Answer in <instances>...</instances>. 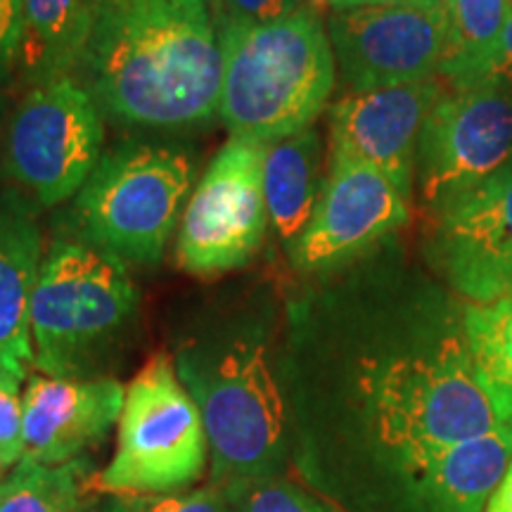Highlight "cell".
<instances>
[{
	"label": "cell",
	"mask_w": 512,
	"mask_h": 512,
	"mask_svg": "<svg viewBox=\"0 0 512 512\" xmlns=\"http://www.w3.org/2000/svg\"><path fill=\"white\" fill-rule=\"evenodd\" d=\"M223 50L214 0H95L76 79L119 124L185 128L219 112Z\"/></svg>",
	"instance_id": "cell-1"
},
{
	"label": "cell",
	"mask_w": 512,
	"mask_h": 512,
	"mask_svg": "<svg viewBox=\"0 0 512 512\" xmlns=\"http://www.w3.org/2000/svg\"><path fill=\"white\" fill-rule=\"evenodd\" d=\"M174 363L200 408L211 484L285 475L290 408L264 330L254 323L214 325L183 339Z\"/></svg>",
	"instance_id": "cell-2"
},
{
	"label": "cell",
	"mask_w": 512,
	"mask_h": 512,
	"mask_svg": "<svg viewBox=\"0 0 512 512\" xmlns=\"http://www.w3.org/2000/svg\"><path fill=\"white\" fill-rule=\"evenodd\" d=\"M219 36V114L230 138L268 145L311 128L335 86V50L318 12L302 8Z\"/></svg>",
	"instance_id": "cell-3"
},
{
	"label": "cell",
	"mask_w": 512,
	"mask_h": 512,
	"mask_svg": "<svg viewBox=\"0 0 512 512\" xmlns=\"http://www.w3.org/2000/svg\"><path fill=\"white\" fill-rule=\"evenodd\" d=\"M138 302L121 261L83 242H55L31 294L34 370L72 380L102 377L131 335Z\"/></svg>",
	"instance_id": "cell-4"
},
{
	"label": "cell",
	"mask_w": 512,
	"mask_h": 512,
	"mask_svg": "<svg viewBox=\"0 0 512 512\" xmlns=\"http://www.w3.org/2000/svg\"><path fill=\"white\" fill-rule=\"evenodd\" d=\"M195 176L192 159L159 145H121L105 152L79 190L76 226L88 245L121 264L162 259Z\"/></svg>",
	"instance_id": "cell-5"
},
{
	"label": "cell",
	"mask_w": 512,
	"mask_h": 512,
	"mask_svg": "<svg viewBox=\"0 0 512 512\" xmlns=\"http://www.w3.org/2000/svg\"><path fill=\"white\" fill-rule=\"evenodd\" d=\"M209 441L200 408L169 354H155L128 382L117 451L95 477L110 496L183 491L204 477Z\"/></svg>",
	"instance_id": "cell-6"
},
{
	"label": "cell",
	"mask_w": 512,
	"mask_h": 512,
	"mask_svg": "<svg viewBox=\"0 0 512 512\" xmlns=\"http://www.w3.org/2000/svg\"><path fill=\"white\" fill-rule=\"evenodd\" d=\"M102 112L76 76L34 86L12 117L5 169L38 202L79 195L102 157Z\"/></svg>",
	"instance_id": "cell-7"
},
{
	"label": "cell",
	"mask_w": 512,
	"mask_h": 512,
	"mask_svg": "<svg viewBox=\"0 0 512 512\" xmlns=\"http://www.w3.org/2000/svg\"><path fill=\"white\" fill-rule=\"evenodd\" d=\"M266 145L230 138L211 159L185 204L178 230V266L195 275L245 266L266 238Z\"/></svg>",
	"instance_id": "cell-8"
},
{
	"label": "cell",
	"mask_w": 512,
	"mask_h": 512,
	"mask_svg": "<svg viewBox=\"0 0 512 512\" xmlns=\"http://www.w3.org/2000/svg\"><path fill=\"white\" fill-rule=\"evenodd\" d=\"M510 162V88L482 83L441 95L418 140L420 188L427 204L439 209Z\"/></svg>",
	"instance_id": "cell-9"
},
{
	"label": "cell",
	"mask_w": 512,
	"mask_h": 512,
	"mask_svg": "<svg viewBox=\"0 0 512 512\" xmlns=\"http://www.w3.org/2000/svg\"><path fill=\"white\" fill-rule=\"evenodd\" d=\"M328 34L354 91L434 79L448 43L444 0L337 10Z\"/></svg>",
	"instance_id": "cell-10"
},
{
	"label": "cell",
	"mask_w": 512,
	"mask_h": 512,
	"mask_svg": "<svg viewBox=\"0 0 512 512\" xmlns=\"http://www.w3.org/2000/svg\"><path fill=\"white\" fill-rule=\"evenodd\" d=\"M408 221V195L392 178L354 159H330V176L309 226L292 249L294 266L325 271L363 254Z\"/></svg>",
	"instance_id": "cell-11"
},
{
	"label": "cell",
	"mask_w": 512,
	"mask_h": 512,
	"mask_svg": "<svg viewBox=\"0 0 512 512\" xmlns=\"http://www.w3.org/2000/svg\"><path fill=\"white\" fill-rule=\"evenodd\" d=\"M434 259L472 302L512 294V162L441 204Z\"/></svg>",
	"instance_id": "cell-12"
},
{
	"label": "cell",
	"mask_w": 512,
	"mask_h": 512,
	"mask_svg": "<svg viewBox=\"0 0 512 512\" xmlns=\"http://www.w3.org/2000/svg\"><path fill=\"white\" fill-rule=\"evenodd\" d=\"M444 93L425 79L344 95L330 112V159L373 166L411 195L422 126Z\"/></svg>",
	"instance_id": "cell-13"
},
{
	"label": "cell",
	"mask_w": 512,
	"mask_h": 512,
	"mask_svg": "<svg viewBox=\"0 0 512 512\" xmlns=\"http://www.w3.org/2000/svg\"><path fill=\"white\" fill-rule=\"evenodd\" d=\"M126 387L114 377H48L31 373L22 392L24 458L64 465L105 441L119 422Z\"/></svg>",
	"instance_id": "cell-14"
},
{
	"label": "cell",
	"mask_w": 512,
	"mask_h": 512,
	"mask_svg": "<svg viewBox=\"0 0 512 512\" xmlns=\"http://www.w3.org/2000/svg\"><path fill=\"white\" fill-rule=\"evenodd\" d=\"M510 463L512 420H503L415 470L403 494V512H484Z\"/></svg>",
	"instance_id": "cell-15"
},
{
	"label": "cell",
	"mask_w": 512,
	"mask_h": 512,
	"mask_svg": "<svg viewBox=\"0 0 512 512\" xmlns=\"http://www.w3.org/2000/svg\"><path fill=\"white\" fill-rule=\"evenodd\" d=\"M41 264L34 211L17 192H0V368L17 380L34 368L29 309Z\"/></svg>",
	"instance_id": "cell-16"
},
{
	"label": "cell",
	"mask_w": 512,
	"mask_h": 512,
	"mask_svg": "<svg viewBox=\"0 0 512 512\" xmlns=\"http://www.w3.org/2000/svg\"><path fill=\"white\" fill-rule=\"evenodd\" d=\"M320 192V136L316 128H304L266 145L264 195L268 223L290 252L309 226Z\"/></svg>",
	"instance_id": "cell-17"
},
{
	"label": "cell",
	"mask_w": 512,
	"mask_h": 512,
	"mask_svg": "<svg viewBox=\"0 0 512 512\" xmlns=\"http://www.w3.org/2000/svg\"><path fill=\"white\" fill-rule=\"evenodd\" d=\"M95 0H24L19 67L34 86L76 76L93 31Z\"/></svg>",
	"instance_id": "cell-18"
},
{
	"label": "cell",
	"mask_w": 512,
	"mask_h": 512,
	"mask_svg": "<svg viewBox=\"0 0 512 512\" xmlns=\"http://www.w3.org/2000/svg\"><path fill=\"white\" fill-rule=\"evenodd\" d=\"M463 342L498 420H512V294L465 309Z\"/></svg>",
	"instance_id": "cell-19"
},
{
	"label": "cell",
	"mask_w": 512,
	"mask_h": 512,
	"mask_svg": "<svg viewBox=\"0 0 512 512\" xmlns=\"http://www.w3.org/2000/svg\"><path fill=\"white\" fill-rule=\"evenodd\" d=\"M93 465L86 458L64 465L22 463L0 477V512H83L95 489Z\"/></svg>",
	"instance_id": "cell-20"
},
{
	"label": "cell",
	"mask_w": 512,
	"mask_h": 512,
	"mask_svg": "<svg viewBox=\"0 0 512 512\" xmlns=\"http://www.w3.org/2000/svg\"><path fill=\"white\" fill-rule=\"evenodd\" d=\"M448 43L439 76L451 88H465L498 46L512 0H444Z\"/></svg>",
	"instance_id": "cell-21"
},
{
	"label": "cell",
	"mask_w": 512,
	"mask_h": 512,
	"mask_svg": "<svg viewBox=\"0 0 512 512\" xmlns=\"http://www.w3.org/2000/svg\"><path fill=\"white\" fill-rule=\"evenodd\" d=\"M230 512H344L285 475L245 479L221 486Z\"/></svg>",
	"instance_id": "cell-22"
},
{
	"label": "cell",
	"mask_w": 512,
	"mask_h": 512,
	"mask_svg": "<svg viewBox=\"0 0 512 512\" xmlns=\"http://www.w3.org/2000/svg\"><path fill=\"white\" fill-rule=\"evenodd\" d=\"M119 498L126 512H230L226 496L216 484L166 494H121Z\"/></svg>",
	"instance_id": "cell-23"
},
{
	"label": "cell",
	"mask_w": 512,
	"mask_h": 512,
	"mask_svg": "<svg viewBox=\"0 0 512 512\" xmlns=\"http://www.w3.org/2000/svg\"><path fill=\"white\" fill-rule=\"evenodd\" d=\"M22 380L0 368V475L24 458Z\"/></svg>",
	"instance_id": "cell-24"
},
{
	"label": "cell",
	"mask_w": 512,
	"mask_h": 512,
	"mask_svg": "<svg viewBox=\"0 0 512 512\" xmlns=\"http://www.w3.org/2000/svg\"><path fill=\"white\" fill-rule=\"evenodd\" d=\"M214 3L219 29L268 24L304 8V0H214Z\"/></svg>",
	"instance_id": "cell-25"
},
{
	"label": "cell",
	"mask_w": 512,
	"mask_h": 512,
	"mask_svg": "<svg viewBox=\"0 0 512 512\" xmlns=\"http://www.w3.org/2000/svg\"><path fill=\"white\" fill-rule=\"evenodd\" d=\"M24 0H0V81L22 60Z\"/></svg>",
	"instance_id": "cell-26"
},
{
	"label": "cell",
	"mask_w": 512,
	"mask_h": 512,
	"mask_svg": "<svg viewBox=\"0 0 512 512\" xmlns=\"http://www.w3.org/2000/svg\"><path fill=\"white\" fill-rule=\"evenodd\" d=\"M482 83L503 86L512 91V8L508 22H505L503 27V34L498 38V46L494 48V53L489 55V60L482 64V69H479L470 86H482Z\"/></svg>",
	"instance_id": "cell-27"
},
{
	"label": "cell",
	"mask_w": 512,
	"mask_h": 512,
	"mask_svg": "<svg viewBox=\"0 0 512 512\" xmlns=\"http://www.w3.org/2000/svg\"><path fill=\"white\" fill-rule=\"evenodd\" d=\"M484 512H512V463L508 467V472L503 475L501 484H498L494 494H491Z\"/></svg>",
	"instance_id": "cell-28"
},
{
	"label": "cell",
	"mask_w": 512,
	"mask_h": 512,
	"mask_svg": "<svg viewBox=\"0 0 512 512\" xmlns=\"http://www.w3.org/2000/svg\"><path fill=\"white\" fill-rule=\"evenodd\" d=\"M332 10H358V8H387V5L422 3V0H325Z\"/></svg>",
	"instance_id": "cell-29"
},
{
	"label": "cell",
	"mask_w": 512,
	"mask_h": 512,
	"mask_svg": "<svg viewBox=\"0 0 512 512\" xmlns=\"http://www.w3.org/2000/svg\"><path fill=\"white\" fill-rule=\"evenodd\" d=\"M83 512H126L119 496H107L102 501H91Z\"/></svg>",
	"instance_id": "cell-30"
}]
</instances>
